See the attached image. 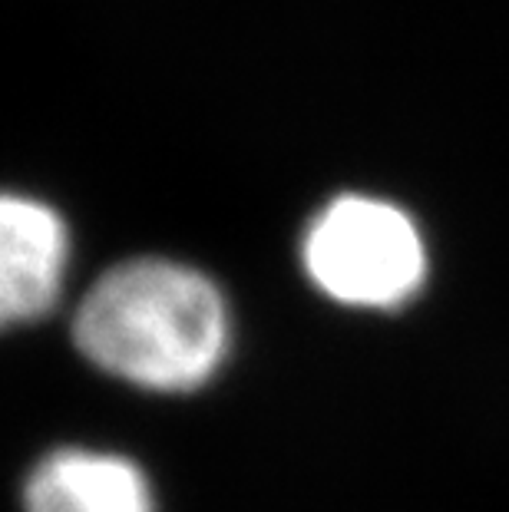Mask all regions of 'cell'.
<instances>
[{
    "label": "cell",
    "instance_id": "cell-1",
    "mask_svg": "<svg viewBox=\"0 0 509 512\" xmlns=\"http://www.w3.org/2000/svg\"><path fill=\"white\" fill-rule=\"evenodd\" d=\"M229 337L222 291L169 258L110 268L73 318V341L93 367L162 394L209 384L229 354Z\"/></svg>",
    "mask_w": 509,
    "mask_h": 512
},
{
    "label": "cell",
    "instance_id": "cell-2",
    "mask_svg": "<svg viewBox=\"0 0 509 512\" xmlns=\"http://www.w3.org/2000/svg\"><path fill=\"white\" fill-rule=\"evenodd\" d=\"M308 278L351 308H400L427 278V248L414 219L374 195H338L301 238Z\"/></svg>",
    "mask_w": 509,
    "mask_h": 512
},
{
    "label": "cell",
    "instance_id": "cell-3",
    "mask_svg": "<svg viewBox=\"0 0 509 512\" xmlns=\"http://www.w3.org/2000/svg\"><path fill=\"white\" fill-rule=\"evenodd\" d=\"M67 265L70 232L60 212L30 195L0 192V328L53 311Z\"/></svg>",
    "mask_w": 509,
    "mask_h": 512
},
{
    "label": "cell",
    "instance_id": "cell-4",
    "mask_svg": "<svg viewBox=\"0 0 509 512\" xmlns=\"http://www.w3.org/2000/svg\"><path fill=\"white\" fill-rule=\"evenodd\" d=\"M27 512H156L146 473L133 460L86 446H63L30 470Z\"/></svg>",
    "mask_w": 509,
    "mask_h": 512
}]
</instances>
